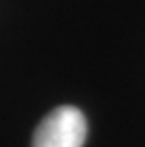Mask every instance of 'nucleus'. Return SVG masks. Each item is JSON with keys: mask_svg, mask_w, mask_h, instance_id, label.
Masks as SVG:
<instances>
[{"mask_svg": "<svg viewBox=\"0 0 145 147\" xmlns=\"http://www.w3.org/2000/svg\"><path fill=\"white\" fill-rule=\"evenodd\" d=\"M85 140L87 119L81 109L60 106L40 123L32 138V147H83Z\"/></svg>", "mask_w": 145, "mask_h": 147, "instance_id": "nucleus-1", "label": "nucleus"}]
</instances>
